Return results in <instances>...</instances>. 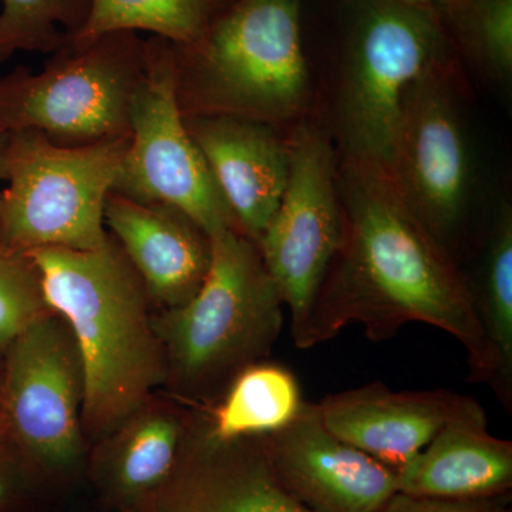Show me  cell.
Returning <instances> with one entry per match:
<instances>
[{
    "label": "cell",
    "instance_id": "6da1fadb",
    "mask_svg": "<svg viewBox=\"0 0 512 512\" xmlns=\"http://www.w3.org/2000/svg\"><path fill=\"white\" fill-rule=\"evenodd\" d=\"M345 239L309 323L306 349L362 325L383 342L407 323L453 336L474 379L497 383V363L466 276L421 225L382 171L348 161L343 171Z\"/></svg>",
    "mask_w": 512,
    "mask_h": 512
},
{
    "label": "cell",
    "instance_id": "7a4b0ae2",
    "mask_svg": "<svg viewBox=\"0 0 512 512\" xmlns=\"http://www.w3.org/2000/svg\"><path fill=\"white\" fill-rule=\"evenodd\" d=\"M26 254L50 309L67 323L79 349L84 437L106 439L167 382L146 286L110 234L89 251L39 248Z\"/></svg>",
    "mask_w": 512,
    "mask_h": 512
},
{
    "label": "cell",
    "instance_id": "3957f363",
    "mask_svg": "<svg viewBox=\"0 0 512 512\" xmlns=\"http://www.w3.org/2000/svg\"><path fill=\"white\" fill-rule=\"evenodd\" d=\"M200 291L154 316L167 382L194 404H214L238 373L265 360L284 323V301L258 245L237 228L211 235Z\"/></svg>",
    "mask_w": 512,
    "mask_h": 512
},
{
    "label": "cell",
    "instance_id": "277c9868",
    "mask_svg": "<svg viewBox=\"0 0 512 512\" xmlns=\"http://www.w3.org/2000/svg\"><path fill=\"white\" fill-rule=\"evenodd\" d=\"M301 18L302 0H234L198 42L174 45L184 116H296L309 87Z\"/></svg>",
    "mask_w": 512,
    "mask_h": 512
},
{
    "label": "cell",
    "instance_id": "5b68a950",
    "mask_svg": "<svg viewBox=\"0 0 512 512\" xmlns=\"http://www.w3.org/2000/svg\"><path fill=\"white\" fill-rule=\"evenodd\" d=\"M349 8L340 131L348 161L389 177L404 96L443 67L447 29L439 5L350 0Z\"/></svg>",
    "mask_w": 512,
    "mask_h": 512
},
{
    "label": "cell",
    "instance_id": "8992f818",
    "mask_svg": "<svg viewBox=\"0 0 512 512\" xmlns=\"http://www.w3.org/2000/svg\"><path fill=\"white\" fill-rule=\"evenodd\" d=\"M146 64V40L134 32L64 43L42 72L18 67L0 77V140L28 130L66 147L130 137Z\"/></svg>",
    "mask_w": 512,
    "mask_h": 512
},
{
    "label": "cell",
    "instance_id": "52a82bcc",
    "mask_svg": "<svg viewBox=\"0 0 512 512\" xmlns=\"http://www.w3.org/2000/svg\"><path fill=\"white\" fill-rule=\"evenodd\" d=\"M3 141L8 187L0 192V244L23 254L101 247L109 238L104 205L130 137L66 147L28 130Z\"/></svg>",
    "mask_w": 512,
    "mask_h": 512
},
{
    "label": "cell",
    "instance_id": "ba28073f",
    "mask_svg": "<svg viewBox=\"0 0 512 512\" xmlns=\"http://www.w3.org/2000/svg\"><path fill=\"white\" fill-rule=\"evenodd\" d=\"M147 64L133 94L128 143L114 192L183 211L208 235L237 228L207 161L185 124L174 45L146 40Z\"/></svg>",
    "mask_w": 512,
    "mask_h": 512
},
{
    "label": "cell",
    "instance_id": "9c48e42d",
    "mask_svg": "<svg viewBox=\"0 0 512 512\" xmlns=\"http://www.w3.org/2000/svg\"><path fill=\"white\" fill-rule=\"evenodd\" d=\"M288 147V183L256 245L291 312L293 342L306 349L320 289L345 239V215L336 194L335 154L325 134L298 127Z\"/></svg>",
    "mask_w": 512,
    "mask_h": 512
},
{
    "label": "cell",
    "instance_id": "30bf717a",
    "mask_svg": "<svg viewBox=\"0 0 512 512\" xmlns=\"http://www.w3.org/2000/svg\"><path fill=\"white\" fill-rule=\"evenodd\" d=\"M84 376L76 340L52 312L3 355L0 433L23 463L67 467L82 453Z\"/></svg>",
    "mask_w": 512,
    "mask_h": 512
},
{
    "label": "cell",
    "instance_id": "8fae6325",
    "mask_svg": "<svg viewBox=\"0 0 512 512\" xmlns=\"http://www.w3.org/2000/svg\"><path fill=\"white\" fill-rule=\"evenodd\" d=\"M440 69L404 96L389 178L414 217L440 244L463 220L468 197L466 141Z\"/></svg>",
    "mask_w": 512,
    "mask_h": 512
},
{
    "label": "cell",
    "instance_id": "7c38bea8",
    "mask_svg": "<svg viewBox=\"0 0 512 512\" xmlns=\"http://www.w3.org/2000/svg\"><path fill=\"white\" fill-rule=\"evenodd\" d=\"M265 440L276 477L311 512H377L397 494V471L339 439L316 404Z\"/></svg>",
    "mask_w": 512,
    "mask_h": 512
},
{
    "label": "cell",
    "instance_id": "4fadbf2b",
    "mask_svg": "<svg viewBox=\"0 0 512 512\" xmlns=\"http://www.w3.org/2000/svg\"><path fill=\"white\" fill-rule=\"evenodd\" d=\"M316 406L339 439L396 471L450 424L487 420L473 397L448 390L393 392L382 383L329 394Z\"/></svg>",
    "mask_w": 512,
    "mask_h": 512
},
{
    "label": "cell",
    "instance_id": "5bb4252c",
    "mask_svg": "<svg viewBox=\"0 0 512 512\" xmlns=\"http://www.w3.org/2000/svg\"><path fill=\"white\" fill-rule=\"evenodd\" d=\"M156 512L311 511L276 477L265 437L217 440L197 419Z\"/></svg>",
    "mask_w": 512,
    "mask_h": 512
},
{
    "label": "cell",
    "instance_id": "9a60e30c",
    "mask_svg": "<svg viewBox=\"0 0 512 512\" xmlns=\"http://www.w3.org/2000/svg\"><path fill=\"white\" fill-rule=\"evenodd\" d=\"M185 124L239 231L256 244L288 183V143L269 124L239 117L188 116Z\"/></svg>",
    "mask_w": 512,
    "mask_h": 512
},
{
    "label": "cell",
    "instance_id": "2e32d148",
    "mask_svg": "<svg viewBox=\"0 0 512 512\" xmlns=\"http://www.w3.org/2000/svg\"><path fill=\"white\" fill-rule=\"evenodd\" d=\"M104 224L140 275L151 303L164 311L178 308L200 291L211 265V237L183 211L111 191Z\"/></svg>",
    "mask_w": 512,
    "mask_h": 512
},
{
    "label": "cell",
    "instance_id": "e0dca14e",
    "mask_svg": "<svg viewBox=\"0 0 512 512\" xmlns=\"http://www.w3.org/2000/svg\"><path fill=\"white\" fill-rule=\"evenodd\" d=\"M512 483V443L488 433L487 420L450 424L397 471V493L476 500L504 493Z\"/></svg>",
    "mask_w": 512,
    "mask_h": 512
},
{
    "label": "cell",
    "instance_id": "ac0fdd59",
    "mask_svg": "<svg viewBox=\"0 0 512 512\" xmlns=\"http://www.w3.org/2000/svg\"><path fill=\"white\" fill-rule=\"evenodd\" d=\"M192 420L174 404L150 399L110 436L101 458L117 490L141 497L167 487L183 457Z\"/></svg>",
    "mask_w": 512,
    "mask_h": 512
},
{
    "label": "cell",
    "instance_id": "d6986e66",
    "mask_svg": "<svg viewBox=\"0 0 512 512\" xmlns=\"http://www.w3.org/2000/svg\"><path fill=\"white\" fill-rule=\"evenodd\" d=\"M303 403L293 373L261 360L235 376L204 423L221 441L271 436L298 416Z\"/></svg>",
    "mask_w": 512,
    "mask_h": 512
},
{
    "label": "cell",
    "instance_id": "ffe728a7",
    "mask_svg": "<svg viewBox=\"0 0 512 512\" xmlns=\"http://www.w3.org/2000/svg\"><path fill=\"white\" fill-rule=\"evenodd\" d=\"M234 0H93L84 28L67 42L111 32H148L175 46L201 39Z\"/></svg>",
    "mask_w": 512,
    "mask_h": 512
},
{
    "label": "cell",
    "instance_id": "44dd1931",
    "mask_svg": "<svg viewBox=\"0 0 512 512\" xmlns=\"http://www.w3.org/2000/svg\"><path fill=\"white\" fill-rule=\"evenodd\" d=\"M474 303L497 363L494 390L508 410L512 404V212L504 205L485 252Z\"/></svg>",
    "mask_w": 512,
    "mask_h": 512
},
{
    "label": "cell",
    "instance_id": "7402d4cb",
    "mask_svg": "<svg viewBox=\"0 0 512 512\" xmlns=\"http://www.w3.org/2000/svg\"><path fill=\"white\" fill-rule=\"evenodd\" d=\"M93 0H2L0 62L18 52L55 53L86 25Z\"/></svg>",
    "mask_w": 512,
    "mask_h": 512
},
{
    "label": "cell",
    "instance_id": "603a6c76",
    "mask_svg": "<svg viewBox=\"0 0 512 512\" xmlns=\"http://www.w3.org/2000/svg\"><path fill=\"white\" fill-rule=\"evenodd\" d=\"M468 53L493 76L512 73V0H464L446 12Z\"/></svg>",
    "mask_w": 512,
    "mask_h": 512
},
{
    "label": "cell",
    "instance_id": "cb8c5ba5",
    "mask_svg": "<svg viewBox=\"0 0 512 512\" xmlns=\"http://www.w3.org/2000/svg\"><path fill=\"white\" fill-rule=\"evenodd\" d=\"M52 312L30 256L0 244V355L29 326Z\"/></svg>",
    "mask_w": 512,
    "mask_h": 512
},
{
    "label": "cell",
    "instance_id": "d4e9b609",
    "mask_svg": "<svg viewBox=\"0 0 512 512\" xmlns=\"http://www.w3.org/2000/svg\"><path fill=\"white\" fill-rule=\"evenodd\" d=\"M483 500H446L397 493L377 512H507Z\"/></svg>",
    "mask_w": 512,
    "mask_h": 512
},
{
    "label": "cell",
    "instance_id": "484cf974",
    "mask_svg": "<svg viewBox=\"0 0 512 512\" xmlns=\"http://www.w3.org/2000/svg\"><path fill=\"white\" fill-rule=\"evenodd\" d=\"M22 464V458L0 433V512L8 510L18 495Z\"/></svg>",
    "mask_w": 512,
    "mask_h": 512
},
{
    "label": "cell",
    "instance_id": "4316f807",
    "mask_svg": "<svg viewBox=\"0 0 512 512\" xmlns=\"http://www.w3.org/2000/svg\"><path fill=\"white\" fill-rule=\"evenodd\" d=\"M463 2L464 0H440L439 6L444 9V12H451V10L457 9Z\"/></svg>",
    "mask_w": 512,
    "mask_h": 512
},
{
    "label": "cell",
    "instance_id": "83f0119b",
    "mask_svg": "<svg viewBox=\"0 0 512 512\" xmlns=\"http://www.w3.org/2000/svg\"><path fill=\"white\" fill-rule=\"evenodd\" d=\"M0 181H5V141L0 140Z\"/></svg>",
    "mask_w": 512,
    "mask_h": 512
},
{
    "label": "cell",
    "instance_id": "f1b7e54d",
    "mask_svg": "<svg viewBox=\"0 0 512 512\" xmlns=\"http://www.w3.org/2000/svg\"><path fill=\"white\" fill-rule=\"evenodd\" d=\"M403 2L413 3V5H439L440 0H403Z\"/></svg>",
    "mask_w": 512,
    "mask_h": 512
},
{
    "label": "cell",
    "instance_id": "f546056e",
    "mask_svg": "<svg viewBox=\"0 0 512 512\" xmlns=\"http://www.w3.org/2000/svg\"><path fill=\"white\" fill-rule=\"evenodd\" d=\"M3 355H0V402H2Z\"/></svg>",
    "mask_w": 512,
    "mask_h": 512
}]
</instances>
